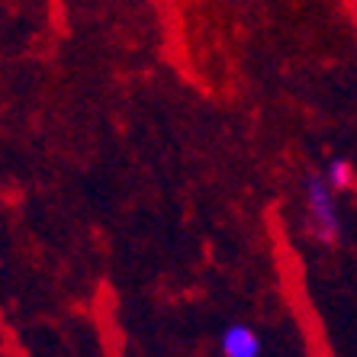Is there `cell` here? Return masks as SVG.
Here are the masks:
<instances>
[{
  "instance_id": "6da1fadb",
  "label": "cell",
  "mask_w": 357,
  "mask_h": 357,
  "mask_svg": "<svg viewBox=\"0 0 357 357\" xmlns=\"http://www.w3.org/2000/svg\"><path fill=\"white\" fill-rule=\"evenodd\" d=\"M338 193L332 190V183L325 174H306L303 177V225H306L309 238L322 245V248H335L344 235V222L338 213Z\"/></svg>"
},
{
  "instance_id": "7a4b0ae2",
  "label": "cell",
  "mask_w": 357,
  "mask_h": 357,
  "mask_svg": "<svg viewBox=\"0 0 357 357\" xmlns=\"http://www.w3.org/2000/svg\"><path fill=\"white\" fill-rule=\"evenodd\" d=\"M219 354L222 357H261L264 354V341H261L255 325L232 322V325H225L222 335H219Z\"/></svg>"
},
{
  "instance_id": "3957f363",
  "label": "cell",
  "mask_w": 357,
  "mask_h": 357,
  "mask_svg": "<svg viewBox=\"0 0 357 357\" xmlns=\"http://www.w3.org/2000/svg\"><path fill=\"white\" fill-rule=\"evenodd\" d=\"M322 174L328 177L335 193H344V190H351V183H354V165H351L348 158H332L325 165Z\"/></svg>"
}]
</instances>
